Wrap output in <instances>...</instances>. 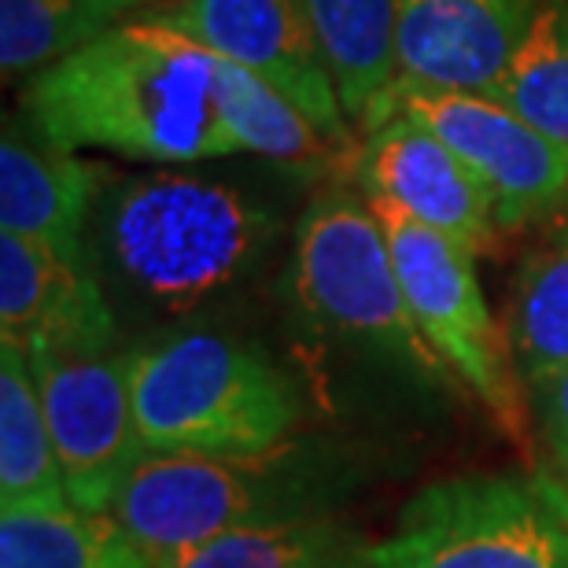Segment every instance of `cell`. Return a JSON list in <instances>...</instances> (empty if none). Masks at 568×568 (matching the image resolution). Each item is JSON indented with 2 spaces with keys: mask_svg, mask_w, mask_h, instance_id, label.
Masks as SVG:
<instances>
[{
  "mask_svg": "<svg viewBox=\"0 0 568 568\" xmlns=\"http://www.w3.org/2000/svg\"><path fill=\"white\" fill-rule=\"evenodd\" d=\"M185 4L189 0H115L122 19H166Z\"/></svg>",
  "mask_w": 568,
  "mask_h": 568,
  "instance_id": "24",
  "label": "cell"
},
{
  "mask_svg": "<svg viewBox=\"0 0 568 568\" xmlns=\"http://www.w3.org/2000/svg\"><path fill=\"white\" fill-rule=\"evenodd\" d=\"M115 306L93 266L0 233V339L22 351H111Z\"/></svg>",
  "mask_w": 568,
  "mask_h": 568,
  "instance_id": "13",
  "label": "cell"
},
{
  "mask_svg": "<svg viewBox=\"0 0 568 568\" xmlns=\"http://www.w3.org/2000/svg\"><path fill=\"white\" fill-rule=\"evenodd\" d=\"M108 170L78 152H63L16 126L0 141V233L22 236L63 263H89V225Z\"/></svg>",
  "mask_w": 568,
  "mask_h": 568,
  "instance_id": "14",
  "label": "cell"
},
{
  "mask_svg": "<svg viewBox=\"0 0 568 568\" xmlns=\"http://www.w3.org/2000/svg\"><path fill=\"white\" fill-rule=\"evenodd\" d=\"M358 539L333 517L295 514L203 542L174 568H344Z\"/></svg>",
  "mask_w": 568,
  "mask_h": 568,
  "instance_id": "19",
  "label": "cell"
},
{
  "mask_svg": "<svg viewBox=\"0 0 568 568\" xmlns=\"http://www.w3.org/2000/svg\"><path fill=\"white\" fill-rule=\"evenodd\" d=\"M542 0H403L399 82L491 93L525 44Z\"/></svg>",
  "mask_w": 568,
  "mask_h": 568,
  "instance_id": "12",
  "label": "cell"
},
{
  "mask_svg": "<svg viewBox=\"0 0 568 568\" xmlns=\"http://www.w3.org/2000/svg\"><path fill=\"white\" fill-rule=\"evenodd\" d=\"M358 181L369 200L392 203L473 255L487 252L503 230L480 178L406 111H395L366 138Z\"/></svg>",
  "mask_w": 568,
  "mask_h": 568,
  "instance_id": "11",
  "label": "cell"
},
{
  "mask_svg": "<svg viewBox=\"0 0 568 568\" xmlns=\"http://www.w3.org/2000/svg\"><path fill=\"white\" fill-rule=\"evenodd\" d=\"M122 22L115 0H0V67L38 74Z\"/></svg>",
  "mask_w": 568,
  "mask_h": 568,
  "instance_id": "20",
  "label": "cell"
},
{
  "mask_svg": "<svg viewBox=\"0 0 568 568\" xmlns=\"http://www.w3.org/2000/svg\"><path fill=\"white\" fill-rule=\"evenodd\" d=\"M395 111L414 115L480 178L503 230H517L568 200V144L484 93L395 89Z\"/></svg>",
  "mask_w": 568,
  "mask_h": 568,
  "instance_id": "9",
  "label": "cell"
},
{
  "mask_svg": "<svg viewBox=\"0 0 568 568\" xmlns=\"http://www.w3.org/2000/svg\"><path fill=\"white\" fill-rule=\"evenodd\" d=\"M325 63L333 71L347 122L366 133L395 115L399 89V33L403 0H303Z\"/></svg>",
  "mask_w": 568,
  "mask_h": 568,
  "instance_id": "15",
  "label": "cell"
},
{
  "mask_svg": "<svg viewBox=\"0 0 568 568\" xmlns=\"http://www.w3.org/2000/svg\"><path fill=\"white\" fill-rule=\"evenodd\" d=\"M0 568H152L111 517L0 514Z\"/></svg>",
  "mask_w": 568,
  "mask_h": 568,
  "instance_id": "18",
  "label": "cell"
},
{
  "mask_svg": "<svg viewBox=\"0 0 568 568\" xmlns=\"http://www.w3.org/2000/svg\"><path fill=\"white\" fill-rule=\"evenodd\" d=\"M506 333L528 392L568 369V222L520 263Z\"/></svg>",
  "mask_w": 568,
  "mask_h": 568,
  "instance_id": "17",
  "label": "cell"
},
{
  "mask_svg": "<svg viewBox=\"0 0 568 568\" xmlns=\"http://www.w3.org/2000/svg\"><path fill=\"white\" fill-rule=\"evenodd\" d=\"M487 97L568 144V0H542L525 44Z\"/></svg>",
  "mask_w": 568,
  "mask_h": 568,
  "instance_id": "21",
  "label": "cell"
},
{
  "mask_svg": "<svg viewBox=\"0 0 568 568\" xmlns=\"http://www.w3.org/2000/svg\"><path fill=\"white\" fill-rule=\"evenodd\" d=\"M369 207L384 225L406 306L428 347L454 381L476 395L487 417L514 443L528 447V384L517 369L509 333L487 311L473 266L476 255L392 203L369 200Z\"/></svg>",
  "mask_w": 568,
  "mask_h": 568,
  "instance_id": "6",
  "label": "cell"
},
{
  "mask_svg": "<svg viewBox=\"0 0 568 568\" xmlns=\"http://www.w3.org/2000/svg\"><path fill=\"white\" fill-rule=\"evenodd\" d=\"M144 450L274 458L300 425V392L263 347L225 333H174L126 351Z\"/></svg>",
  "mask_w": 568,
  "mask_h": 568,
  "instance_id": "3",
  "label": "cell"
},
{
  "mask_svg": "<svg viewBox=\"0 0 568 568\" xmlns=\"http://www.w3.org/2000/svg\"><path fill=\"white\" fill-rule=\"evenodd\" d=\"M531 403L539 410L542 439H547L554 476L565 480L568 487V369H561L558 377L542 381L531 388Z\"/></svg>",
  "mask_w": 568,
  "mask_h": 568,
  "instance_id": "23",
  "label": "cell"
},
{
  "mask_svg": "<svg viewBox=\"0 0 568 568\" xmlns=\"http://www.w3.org/2000/svg\"><path fill=\"white\" fill-rule=\"evenodd\" d=\"M277 233L274 203L258 192L163 166L108 178L89 225V263L108 300L174 317L252 277Z\"/></svg>",
  "mask_w": 568,
  "mask_h": 568,
  "instance_id": "2",
  "label": "cell"
},
{
  "mask_svg": "<svg viewBox=\"0 0 568 568\" xmlns=\"http://www.w3.org/2000/svg\"><path fill=\"white\" fill-rule=\"evenodd\" d=\"M344 568H568V487L554 473L450 476Z\"/></svg>",
  "mask_w": 568,
  "mask_h": 568,
  "instance_id": "4",
  "label": "cell"
},
{
  "mask_svg": "<svg viewBox=\"0 0 568 568\" xmlns=\"http://www.w3.org/2000/svg\"><path fill=\"white\" fill-rule=\"evenodd\" d=\"M292 292L300 311L325 333L377 351L422 381H454L417 328L384 225L358 192L333 185L306 203L295 225Z\"/></svg>",
  "mask_w": 568,
  "mask_h": 568,
  "instance_id": "5",
  "label": "cell"
},
{
  "mask_svg": "<svg viewBox=\"0 0 568 568\" xmlns=\"http://www.w3.org/2000/svg\"><path fill=\"white\" fill-rule=\"evenodd\" d=\"M0 509L60 514L67 498L60 458L27 351L0 339Z\"/></svg>",
  "mask_w": 568,
  "mask_h": 568,
  "instance_id": "16",
  "label": "cell"
},
{
  "mask_svg": "<svg viewBox=\"0 0 568 568\" xmlns=\"http://www.w3.org/2000/svg\"><path fill=\"white\" fill-rule=\"evenodd\" d=\"M277 458L144 450L108 517L148 565L174 568L225 531L311 514L300 509L303 476L281 469Z\"/></svg>",
  "mask_w": 568,
  "mask_h": 568,
  "instance_id": "7",
  "label": "cell"
},
{
  "mask_svg": "<svg viewBox=\"0 0 568 568\" xmlns=\"http://www.w3.org/2000/svg\"><path fill=\"white\" fill-rule=\"evenodd\" d=\"M67 498L78 514L108 517L144 454L130 403L126 351H27Z\"/></svg>",
  "mask_w": 568,
  "mask_h": 568,
  "instance_id": "8",
  "label": "cell"
},
{
  "mask_svg": "<svg viewBox=\"0 0 568 568\" xmlns=\"http://www.w3.org/2000/svg\"><path fill=\"white\" fill-rule=\"evenodd\" d=\"M159 22L263 78L333 148L347 144L344 104L303 0H189Z\"/></svg>",
  "mask_w": 568,
  "mask_h": 568,
  "instance_id": "10",
  "label": "cell"
},
{
  "mask_svg": "<svg viewBox=\"0 0 568 568\" xmlns=\"http://www.w3.org/2000/svg\"><path fill=\"white\" fill-rule=\"evenodd\" d=\"M225 55L159 19H122L22 93V122L63 152H111L155 166L241 155L222 111Z\"/></svg>",
  "mask_w": 568,
  "mask_h": 568,
  "instance_id": "1",
  "label": "cell"
},
{
  "mask_svg": "<svg viewBox=\"0 0 568 568\" xmlns=\"http://www.w3.org/2000/svg\"><path fill=\"white\" fill-rule=\"evenodd\" d=\"M222 111L236 148L247 155L311 166L333 152V144L303 119L300 108H292L277 89H270L263 78L236 67L233 60H225L222 67Z\"/></svg>",
  "mask_w": 568,
  "mask_h": 568,
  "instance_id": "22",
  "label": "cell"
}]
</instances>
